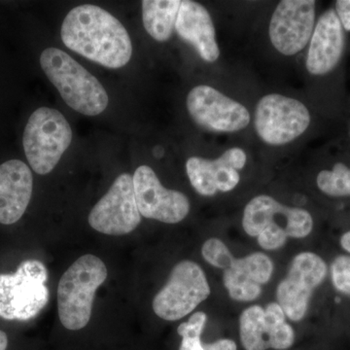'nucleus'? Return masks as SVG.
<instances>
[{
    "label": "nucleus",
    "mask_w": 350,
    "mask_h": 350,
    "mask_svg": "<svg viewBox=\"0 0 350 350\" xmlns=\"http://www.w3.org/2000/svg\"><path fill=\"white\" fill-rule=\"evenodd\" d=\"M310 121V113L303 103L282 94L262 96L255 109V130L262 142L273 146L290 144L301 137Z\"/></svg>",
    "instance_id": "obj_8"
},
{
    "label": "nucleus",
    "mask_w": 350,
    "mask_h": 350,
    "mask_svg": "<svg viewBox=\"0 0 350 350\" xmlns=\"http://www.w3.org/2000/svg\"><path fill=\"white\" fill-rule=\"evenodd\" d=\"M47 269L38 260H27L14 273L0 275V317L27 320L38 317L49 300Z\"/></svg>",
    "instance_id": "obj_6"
},
{
    "label": "nucleus",
    "mask_w": 350,
    "mask_h": 350,
    "mask_svg": "<svg viewBox=\"0 0 350 350\" xmlns=\"http://www.w3.org/2000/svg\"><path fill=\"white\" fill-rule=\"evenodd\" d=\"M211 295L206 273L197 262L175 265L165 286L153 300V310L160 319L176 321L194 312Z\"/></svg>",
    "instance_id": "obj_7"
},
{
    "label": "nucleus",
    "mask_w": 350,
    "mask_h": 350,
    "mask_svg": "<svg viewBox=\"0 0 350 350\" xmlns=\"http://www.w3.org/2000/svg\"><path fill=\"white\" fill-rule=\"evenodd\" d=\"M186 105L196 124L215 133H236L250 123L247 108L207 85L193 88Z\"/></svg>",
    "instance_id": "obj_11"
},
{
    "label": "nucleus",
    "mask_w": 350,
    "mask_h": 350,
    "mask_svg": "<svg viewBox=\"0 0 350 350\" xmlns=\"http://www.w3.org/2000/svg\"><path fill=\"white\" fill-rule=\"evenodd\" d=\"M175 31L182 40L195 48L206 63H214L220 57L213 19L202 4L192 0L181 1Z\"/></svg>",
    "instance_id": "obj_19"
},
{
    "label": "nucleus",
    "mask_w": 350,
    "mask_h": 350,
    "mask_svg": "<svg viewBox=\"0 0 350 350\" xmlns=\"http://www.w3.org/2000/svg\"><path fill=\"white\" fill-rule=\"evenodd\" d=\"M336 14L342 29L350 31V0H338L336 2Z\"/></svg>",
    "instance_id": "obj_25"
},
{
    "label": "nucleus",
    "mask_w": 350,
    "mask_h": 350,
    "mask_svg": "<svg viewBox=\"0 0 350 350\" xmlns=\"http://www.w3.org/2000/svg\"><path fill=\"white\" fill-rule=\"evenodd\" d=\"M313 0H282L269 22L271 42L280 54L294 56L310 43L315 27Z\"/></svg>",
    "instance_id": "obj_13"
},
{
    "label": "nucleus",
    "mask_w": 350,
    "mask_h": 350,
    "mask_svg": "<svg viewBox=\"0 0 350 350\" xmlns=\"http://www.w3.org/2000/svg\"><path fill=\"white\" fill-rule=\"evenodd\" d=\"M340 245L347 252L350 253V231L342 234L340 238Z\"/></svg>",
    "instance_id": "obj_26"
},
{
    "label": "nucleus",
    "mask_w": 350,
    "mask_h": 350,
    "mask_svg": "<svg viewBox=\"0 0 350 350\" xmlns=\"http://www.w3.org/2000/svg\"><path fill=\"white\" fill-rule=\"evenodd\" d=\"M317 183L322 193L331 197L350 196V169L345 163H337L332 170L320 172Z\"/></svg>",
    "instance_id": "obj_22"
},
{
    "label": "nucleus",
    "mask_w": 350,
    "mask_h": 350,
    "mask_svg": "<svg viewBox=\"0 0 350 350\" xmlns=\"http://www.w3.org/2000/svg\"><path fill=\"white\" fill-rule=\"evenodd\" d=\"M133 189L142 216L167 224H176L187 217L190 202L183 193L163 187L148 165H140L133 176Z\"/></svg>",
    "instance_id": "obj_14"
},
{
    "label": "nucleus",
    "mask_w": 350,
    "mask_h": 350,
    "mask_svg": "<svg viewBox=\"0 0 350 350\" xmlns=\"http://www.w3.org/2000/svg\"><path fill=\"white\" fill-rule=\"evenodd\" d=\"M72 142V130L59 110L40 107L32 113L23 137L25 157L38 174H50Z\"/></svg>",
    "instance_id": "obj_5"
},
{
    "label": "nucleus",
    "mask_w": 350,
    "mask_h": 350,
    "mask_svg": "<svg viewBox=\"0 0 350 350\" xmlns=\"http://www.w3.org/2000/svg\"><path fill=\"white\" fill-rule=\"evenodd\" d=\"M206 320V313L198 312L178 327L177 332L182 337L179 350H238L236 342L230 338H221L213 344L202 342V334Z\"/></svg>",
    "instance_id": "obj_21"
},
{
    "label": "nucleus",
    "mask_w": 350,
    "mask_h": 350,
    "mask_svg": "<svg viewBox=\"0 0 350 350\" xmlns=\"http://www.w3.org/2000/svg\"><path fill=\"white\" fill-rule=\"evenodd\" d=\"M61 36L68 49L107 68H123L133 55L126 27L112 14L92 4L69 11Z\"/></svg>",
    "instance_id": "obj_1"
},
{
    "label": "nucleus",
    "mask_w": 350,
    "mask_h": 350,
    "mask_svg": "<svg viewBox=\"0 0 350 350\" xmlns=\"http://www.w3.org/2000/svg\"><path fill=\"white\" fill-rule=\"evenodd\" d=\"M243 227L248 236L257 238L265 250H276L287 239H304L312 232V214L300 207L280 204L267 195L257 196L246 204Z\"/></svg>",
    "instance_id": "obj_2"
},
{
    "label": "nucleus",
    "mask_w": 350,
    "mask_h": 350,
    "mask_svg": "<svg viewBox=\"0 0 350 350\" xmlns=\"http://www.w3.org/2000/svg\"><path fill=\"white\" fill-rule=\"evenodd\" d=\"M246 161L245 152L234 147L215 160L200 157L189 158L186 172L191 185L200 195L211 197L218 191L230 192L238 186L241 180L238 170L243 169Z\"/></svg>",
    "instance_id": "obj_15"
},
{
    "label": "nucleus",
    "mask_w": 350,
    "mask_h": 350,
    "mask_svg": "<svg viewBox=\"0 0 350 350\" xmlns=\"http://www.w3.org/2000/svg\"><path fill=\"white\" fill-rule=\"evenodd\" d=\"M327 265L313 252L299 253L292 260L289 271L276 289V300L288 319H305L313 291L326 278Z\"/></svg>",
    "instance_id": "obj_9"
},
{
    "label": "nucleus",
    "mask_w": 350,
    "mask_h": 350,
    "mask_svg": "<svg viewBox=\"0 0 350 350\" xmlns=\"http://www.w3.org/2000/svg\"><path fill=\"white\" fill-rule=\"evenodd\" d=\"M332 282L340 293L350 296V256L342 255L331 266Z\"/></svg>",
    "instance_id": "obj_24"
},
{
    "label": "nucleus",
    "mask_w": 350,
    "mask_h": 350,
    "mask_svg": "<svg viewBox=\"0 0 350 350\" xmlns=\"http://www.w3.org/2000/svg\"><path fill=\"white\" fill-rule=\"evenodd\" d=\"M202 255L211 266L226 271L232 266L236 258L221 239L213 238L207 239L202 247Z\"/></svg>",
    "instance_id": "obj_23"
},
{
    "label": "nucleus",
    "mask_w": 350,
    "mask_h": 350,
    "mask_svg": "<svg viewBox=\"0 0 350 350\" xmlns=\"http://www.w3.org/2000/svg\"><path fill=\"white\" fill-rule=\"evenodd\" d=\"M8 347V338L3 331L0 330V350H6Z\"/></svg>",
    "instance_id": "obj_27"
},
{
    "label": "nucleus",
    "mask_w": 350,
    "mask_h": 350,
    "mask_svg": "<svg viewBox=\"0 0 350 350\" xmlns=\"http://www.w3.org/2000/svg\"><path fill=\"white\" fill-rule=\"evenodd\" d=\"M273 273V262L262 252L234 260L223 273V282L230 297L237 301H252L259 298L262 285Z\"/></svg>",
    "instance_id": "obj_17"
},
{
    "label": "nucleus",
    "mask_w": 350,
    "mask_h": 350,
    "mask_svg": "<svg viewBox=\"0 0 350 350\" xmlns=\"http://www.w3.org/2000/svg\"><path fill=\"white\" fill-rule=\"evenodd\" d=\"M40 66L69 107L86 116H96L107 109L109 98L93 75L68 53L48 48L40 56Z\"/></svg>",
    "instance_id": "obj_3"
},
{
    "label": "nucleus",
    "mask_w": 350,
    "mask_h": 350,
    "mask_svg": "<svg viewBox=\"0 0 350 350\" xmlns=\"http://www.w3.org/2000/svg\"><path fill=\"white\" fill-rule=\"evenodd\" d=\"M88 221L94 230L108 236H124L137 229L142 214L131 174L117 177L107 194L93 207Z\"/></svg>",
    "instance_id": "obj_10"
},
{
    "label": "nucleus",
    "mask_w": 350,
    "mask_h": 350,
    "mask_svg": "<svg viewBox=\"0 0 350 350\" xmlns=\"http://www.w3.org/2000/svg\"><path fill=\"white\" fill-rule=\"evenodd\" d=\"M180 0H144L142 2L145 31L159 42L172 38L175 29Z\"/></svg>",
    "instance_id": "obj_20"
},
{
    "label": "nucleus",
    "mask_w": 350,
    "mask_h": 350,
    "mask_svg": "<svg viewBox=\"0 0 350 350\" xmlns=\"http://www.w3.org/2000/svg\"><path fill=\"white\" fill-rule=\"evenodd\" d=\"M107 273L103 260L92 254L80 257L66 269L57 286V312L64 328L78 331L88 325L96 290Z\"/></svg>",
    "instance_id": "obj_4"
},
{
    "label": "nucleus",
    "mask_w": 350,
    "mask_h": 350,
    "mask_svg": "<svg viewBox=\"0 0 350 350\" xmlns=\"http://www.w3.org/2000/svg\"><path fill=\"white\" fill-rule=\"evenodd\" d=\"M278 303L251 306L239 317V337L245 350H286L295 342L293 327Z\"/></svg>",
    "instance_id": "obj_12"
},
{
    "label": "nucleus",
    "mask_w": 350,
    "mask_h": 350,
    "mask_svg": "<svg viewBox=\"0 0 350 350\" xmlns=\"http://www.w3.org/2000/svg\"><path fill=\"white\" fill-rule=\"evenodd\" d=\"M33 177L20 160L0 165V224L12 225L24 215L31 202Z\"/></svg>",
    "instance_id": "obj_18"
},
{
    "label": "nucleus",
    "mask_w": 350,
    "mask_h": 350,
    "mask_svg": "<svg viewBox=\"0 0 350 350\" xmlns=\"http://www.w3.org/2000/svg\"><path fill=\"white\" fill-rule=\"evenodd\" d=\"M345 47L344 29L335 10L322 14L310 38L306 66L312 75H325L337 66Z\"/></svg>",
    "instance_id": "obj_16"
}]
</instances>
